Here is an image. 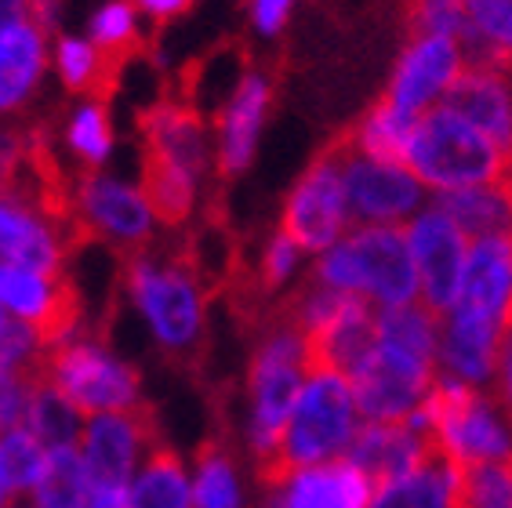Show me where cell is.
I'll use <instances>...</instances> for the list:
<instances>
[{
    "instance_id": "40",
    "label": "cell",
    "mask_w": 512,
    "mask_h": 508,
    "mask_svg": "<svg viewBox=\"0 0 512 508\" xmlns=\"http://www.w3.org/2000/svg\"><path fill=\"white\" fill-rule=\"evenodd\" d=\"M33 157H37V138L11 120H0V189L19 186L22 171L33 167Z\"/></svg>"
},
{
    "instance_id": "42",
    "label": "cell",
    "mask_w": 512,
    "mask_h": 508,
    "mask_svg": "<svg viewBox=\"0 0 512 508\" xmlns=\"http://www.w3.org/2000/svg\"><path fill=\"white\" fill-rule=\"evenodd\" d=\"M494 400L502 403L505 414L512 418V320L505 327V338H502V352H498V371H494Z\"/></svg>"
},
{
    "instance_id": "1",
    "label": "cell",
    "mask_w": 512,
    "mask_h": 508,
    "mask_svg": "<svg viewBox=\"0 0 512 508\" xmlns=\"http://www.w3.org/2000/svg\"><path fill=\"white\" fill-rule=\"evenodd\" d=\"M120 287L160 349L175 360L197 356L207 334V287L197 265L153 244L128 254Z\"/></svg>"
},
{
    "instance_id": "51",
    "label": "cell",
    "mask_w": 512,
    "mask_h": 508,
    "mask_svg": "<svg viewBox=\"0 0 512 508\" xmlns=\"http://www.w3.org/2000/svg\"><path fill=\"white\" fill-rule=\"evenodd\" d=\"M15 508H37V505H15Z\"/></svg>"
},
{
    "instance_id": "12",
    "label": "cell",
    "mask_w": 512,
    "mask_h": 508,
    "mask_svg": "<svg viewBox=\"0 0 512 508\" xmlns=\"http://www.w3.org/2000/svg\"><path fill=\"white\" fill-rule=\"evenodd\" d=\"M69 254L66 215L44 193L22 186L0 189V262L62 273Z\"/></svg>"
},
{
    "instance_id": "21",
    "label": "cell",
    "mask_w": 512,
    "mask_h": 508,
    "mask_svg": "<svg viewBox=\"0 0 512 508\" xmlns=\"http://www.w3.org/2000/svg\"><path fill=\"white\" fill-rule=\"evenodd\" d=\"M269 487H273L269 508H367L375 494L371 479L345 458L287 472Z\"/></svg>"
},
{
    "instance_id": "31",
    "label": "cell",
    "mask_w": 512,
    "mask_h": 508,
    "mask_svg": "<svg viewBox=\"0 0 512 508\" xmlns=\"http://www.w3.org/2000/svg\"><path fill=\"white\" fill-rule=\"evenodd\" d=\"M465 30L458 37L469 62H505L512 33V0H462Z\"/></svg>"
},
{
    "instance_id": "16",
    "label": "cell",
    "mask_w": 512,
    "mask_h": 508,
    "mask_svg": "<svg viewBox=\"0 0 512 508\" xmlns=\"http://www.w3.org/2000/svg\"><path fill=\"white\" fill-rule=\"evenodd\" d=\"M465 66H469V59H465L462 44L454 37L411 33V40L404 44L393 66L385 98L393 106L414 113V117H422L429 109L444 106V98L451 95L454 80L462 77Z\"/></svg>"
},
{
    "instance_id": "15",
    "label": "cell",
    "mask_w": 512,
    "mask_h": 508,
    "mask_svg": "<svg viewBox=\"0 0 512 508\" xmlns=\"http://www.w3.org/2000/svg\"><path fill=\"white\" fill-rule=\"evenodd\" d=\"M0 309L19 323L37 327L51 345L84 331L77 294L62 273H44L30 265L0 262Z\"/></svg>"
},
{
    "instance_id": "8",
    "label": "cell",
    "mask_w": 512,
    "mask_h": 508,
    "mask_svg": "<svg viewBox=\"0 0 512 508\" xmlns=\"http://www.w3.org/2000/svg\"><path fill=\"white\" fill-rule=\"evenodd\" d=\"M40 378L55 385L84 418L142 407V378L106 338L88 327L51 345Z\"/></svg>"
},
{
    "instance_id": "14",
    "label": "cell",
    "mask_w": 512,
    "mask_h": 508,
    "mask_svg": "<svg viewBox=\"0 0 512 508\" xmlns=\"http://www.w3.org/2000/svg\"><path fill=\"white\" fill-rule=\"evenodd\" d=\"M157 443L160 436L153 414L146 407H135V411L84 418V432H80L77 450L91 476V487L128 490L131 476H135L138 465L146 461V454Z\"/></svg>"
},
{
    "instance_id": "10",
    "label": "cell",
    "mask_w": 512,
    "mask_h": 508,
    "mask_svg": "<svg viewBox=\"0 0 512 508\" xmlns=\"http://www.w3.org/2000/svg\"><path fill=\"white\" fill-rule=\"evenodd\" d=\"M280 229L291 240H298L309 258L335 247L353 229L342 182V160H338L335 146L320 153L291 186L284 207H280Z\"/></svg>"
},
{
    "instance_id": "28",
    "label": "cell",
    "mask_w": 512,
    "mask_h": 508,
    "mask_svg": "<svg viewBox=\"0 0 512 508\" xmlns=\"http://www.w3.org/2000/svg\"><path fill=\"white\" fill-rule=\"evenodd\" d=\"M66 149L69 157L77 160L88 171H102L117 149V131L109 120L106 98H77L66 117Z\"/></svg>"
},
{
    "instance_id": "44",
    "label": "cell",
    "mask_w": 512,
    "mask_h": 508,
    "mask_svg": "<svg viewBox=\"0 0 512 508\" xmlns=\"http://www.w3.org/2000/svg\"><path fill=\"white\" fill-rule=\"evenodd\" d=\"M30 19L37 22L44 33H55L62 26V0H33Z\"/></svg>"
},
{
    "instance_id": "19",
    "label": "cell",
    "mask_w": 512,
    "mask_h": 508,
    "mask_svg": "<svg viewBox=\"0 0 512 508\" xmlns=\"http://www.w3.org/2000/svg\"><path fill=\"white\" fill-rule=\"evenodd\" d=\"M447 313L469 316L505 331L512 320V233L480 236L469 244L458 298Z\"/></svg>"
},
{
    "instance_id": "11",
    "label": "cell",
    "mask_w": 512,
    "mask_h": 508,
    "mask_svg": "<svg viewBox=\"0 0 512 508\" xmlns=\"http://www.w3.org/2000/svg\"><path fill=\"white\" fill-rule=\"evenodd\" d=\"M436 378V360L375 338L371 356L349 381L364 421H407L433 392Z\"/></svg>"
},
{
    "instance_id": "25",
    "label": "cell",
    "mask_w": 512,
    "mask_h": 508,
    "mask_svg": "<svg viewBox=\"0 0 512 508\" xmlns=\"http://www.w3.org/2000/svg\"><path fill=\"white\" fill-rule=\"evenodd\" d=\"M454 498H458V469L433 450L418 469L378 487L367 508H454Z\"/></svg>"
},
{
    "instance_id": "4",
    "label": "cell",
    "mask_w": 512,
    "mask_h": 508,
    "mask_svg": "<svg viewBox=\"0 0 512 508\" xmlns=\"http://www.w3.org/2000/svg\"><path fill=\"white\" fill-rule=\"evenodd\" d=\"M309 367L313 345L302 327L291 316L269 323L247 367V447L255 454L258 469L273 461Z\"/></svg>"
},
{
    "instance_id": "22",
    "label": "cell",
    "mask_w": 512,
    "mask_h": 508,
    "mask_svg": "<svg viewBox=\"0 0 512 508\" xmlns=\"http://www.w3.org/2000/svg\"><path fill=\"white\" fill-rule=\"evenodd\" d=\"M429 454H433V443L422 432H414L407 421H364L345 450V461H353L378 490L418 469Z\"/></svg>"
},
{
    "instance_id": "6",
    "label": "cell",
    "mask_w": 512,
    "mask_h": 508,
    "mask_svg": "<svg viewBox=\"0 0 512 508\" xmlns=\"http://www.w3.org/2000/svg\"><path fill=\"white\" fill-rule=\"evenodd\" d=\"M62 215L69 233H84L88 240H99L124 254L153 247L164 225L142 182L109 171H80L62 189Z\"/></svg>"
},
{
    "instance_id": "49",
    "label": "cell",
    "mask_w": 512,
    "mask_h": 508,
    "mask_svg": "<svg viewBox=\"0 0 512 508\" xmlns=\"http://www.w3.org/2000/svg\"><path fill=\"white\" fill-rule=\"evenodd\" d=\"M505 73H509V80H512V55L505 59Z\"/></svg>"
},
{
    "instance_id": "18",
    "label": "cell",
    "mask_w": 512,
    "mask_h": 508,
    "mask_svg": "<svg viewBox=\"0 0 512 508\" xmlns=\"http://www.w3.org/2000/svg\"><path fill=\"white\" fill-rule=\"evenodd\" d=\"M142 146L146 160L142 164H160L171 171L207 182L215 171V135L211 124L200 117L197 106L189 102H160V106L142 113Z\"/></svg>"
},
{
    "instance_id": "39",
    "label": "cell",
    "mask_w": 512,
    "mask_h": 508,
    "mask_svg": "<svg viewBox=\"0 0 512 508\" xmlns=\"http://www.w3.org/2000/svg\"><path fill=\"white\" fill-rule=\"evenodd\" d=\"M411 33H433V37H462L465 8L462 0H407Z\"/></svg>"
},
{
    "instance_id": "33",
    "label": "cell",
    "mask_w": 512,
    "mask_h": 508,
    "mask_svg": "<svg viewBox=\"0 0 512 508\" xmlns=\"http://www.w3.org/2000/svg\"><path fill=\"white\" fill-rule=\"evenodd\" d=\"M26 429H30L48 450L77 447L80 432H84V414H80L55 385L37 378V385H33V400H30V414H26Z\"/></svg>"
},
{
    "instance_id": "45",
    "label": "cell",
    "mask_w": 512,
    "mask_h": 508,
    "mask_svg": "<svg viewBox=\"0 0 512 508\" xmlns=\"http://www.w3.org/2000/svg\"><path fill=\"white\" fill-rule=\"evenodd\" d=\"M30 4L33 0H0V30L4 26H15V22L30 19Z\"/></svg>"
},
{
    "instance_id": "24",
    "label": "cell",
    "mask_w": 512,
    "mask_h": 508,
    "mask_svg": "<svg viewBox=\"0 0 512 508\" xmlns=\"http://www.w3.org/2000/svg\"><path fill=\"white\" fill-rule=\"evenodd\" d=\"M309 345H313V363L353 378L375 349V309L349 294L335 320L313 334Z\"/></svg>"
},
{
    "instance_id": "37",
    "label": "cell",
    "mask_w": 512,
    "mask_h": 508,
    "mask_svg": "<svg viewBox=\"0 0 512 508\" xmlns=\"http://www.w3.org/2000/svg\"><path fill=\"white\" fill-rule=\"evenodd\" d=\"M454 508H512V458L458 469Z\"/></svg>"
},
{
    "instance_id": "29",
    "label": "cell",
    "mask_w": 512,
    "mask_h": 508,
    "mask_svg": "<svg viewBox=\"0 0 512 508\" xmlns=\"http://www.w3.org/2000/svg\"><path fill=\"white\" fill-rule=\"evenodd\" d=\"M51 69L66 91L80 98H106L109 73H113V59H106L88 37L77 33H62L59 40H51Z\"/></svg>"
},
{
    "instance_id": "36",
    "label": "cell",
    "mask_w": 512,
    "mask_h": 508,
    "mask_svg": "<svg viewBox=\"0 0 512 508\" xmlns=\"http://www.w3.org/2000/svg\"><path fill=\"white\" fill-rule=\"evenodd\" d=\"M84 37L106 59H124L128 51L138 48V40H142V15H138V8L131 0H106L88 19V33Z\"/></svg>"
},
{
    "instance_id": "34",
    "label": "cell",
    "mask_w": 512,
    "mask_h": 508,
    "mask_svg": "<svg viewBox=\"0 0 512 508\" xmlns=\"http://www.w3.org/2000/svg\"><path fill=\"white\" fill-rule=\"evenodd\" d=\"M193 508H240V472L226 443H204L197 450Z\"/></svg>"
},
{
    "instance_id": "9",
    "label": "cell",
    "mask_w": 512,
    "mask_h": 508,
    "mask_svg": "<svg viewBox=\"0 0 512 508\" xmlns=\"http://www.w3.org/2000/svg\"><path fill=\"white\" fill-rule=\"evenodd\" d=\"M338 160H342L345 200L353 225H396L404 229L433 196L414 178L404 160H382L356 153L353 146L338 142Z\"/></svg>"
},
{
    "instance_id": "20",
    "label": "cell",
    "mask_w": 512,
    "mask_h": 508,
    "mask_svg": "<svg viewBox=\"0 0 512 508\" xmlns=\"http://www.w3.org/2000/svg\"><path fill=\"white\" fill-rule=\"evenodd\" d=\"M51 69V33L33 19L0 30V120H15L33 106Z\"/></svg>"
},
{
    "instance_id": "30",
    "label": "cell",
    "mask_w": 512,
    "mask_h": 508,
    "mask_svg": "<svg viewBox=\"0 0 512 508\" xmlns=\"http://www.w3.org/2000/svg\"><path fill=\"white\" fill-rule=\"evenodd\" d=\"M414 127H418L414 113L393 106L389 98H378L375 106L360 117V124L353 127V135L345 138V146H353L356 153H367V157L404 160L407 149H411Z\"/></svg>"
},
{
    "instance_id": "38",
    "label": "cell",
    "mask_w": 512,
    "mask_h": 508,
    "mask_svg": "<svg viewBox=\"0 0 512 508\" xmlns=\"http://www.w3.org/2000/svg\"><path fill=\"white\" fill-rule=\"evenodd\" d=\"M306 258L309 254L302 251L298 240H291L284 229H276L266 244H262V254H258L262 287H266V291H287V287H295V280L302 276V269H306Z\"/></svg>"
},
{
    "instance_id": "2",
    "label": "cell",
    "mask_w": 512,
    "mask_h": 508,
    "mask_svg": "<svg viewBox=\"0 0 512 508\" xmlns=\"http://www.w3.org/2000/svg\"><path fill=\"white\" fill-rule=\"evenodd\" d=\"M309 280L338 294H353L371 309L418 302V273L404 229L396 225H353L335 247L316 254Z\"/></svg>"
},
{
    "instance_id": "50",
    "label": "cell",
    "mask_w": 512,
    "mask_h": 508,
    "mask_svg": "<svg viewBox=\"0 0 512 508\" xmlns=\"http://www.w3.org/2000/svg\"><path fill=\"white\" fill-rule=\"evenodd\" d=\"M509 55H512V33H509Z\"/></svg>"
},
{
    "instance_id": "47",
    "label": "cell",
    "mask_w": 512,
    "mask_h": 508,
    "mask_svg": "<svg viewBox=\"0 0 512 508\" xmlns=\"http://www.w3.org/2000/svg\"><path fill=\"white\" fill-rule=\"evenodd\" d=\"M15 505H19V501H15V494H11L8 483L0 479V508H15Z\"/></svg>"
},
{
    "instance_id": "5",
    "label": "cell",
    "mask_w": 512,
    "mask_h": 508,
    "mask_svg": "<svg viewBox=\"0 0 512 508\" xmlns=\"http://www.w3.org/2000/svg\"><path fill=\"white\" fill-rule=\"evenodd\" d=\"M404 164L429 189V196H447L458 189L498 182L505 167V149L476 131L451 106H436L418 117Z\"/></svg>"
},
{
    "instance_id": "48",
    "label": "cell",
    "mask_w": 512,
    "mask_h": 508,
    "mask_svg": "<svg viewBox=\"0 0 512 508\" xmlns=\"http://www.w3.org/2000/svg\"><path fill=\"white\" fill-rule=\"evenodd\" d=\"M8 327H11V316L0 309V338H4V331H8Z\"/></svg>"
},
{
    "instance_id": "17",
    "label": "cell",
    "mask_w": 512,
    "mask_h": 508,
    "mask_svg": "<svg viewBox=\"0 0 512 508\" xmlns=\"http://www.w3.org/2000/svg\"><path fill=\"white\" fill-rule=\"evenodd\" d=\"M269 109H273V80L266 69L240 73L233 91L218 109L211 135H215V171L222 178L244 175L258 153L262 131H266Z\"/></svg>"
},
{
    "instance_id": "32",
    "label": "cell",
    "mask_w": 512,
    "mask_h": 508,
    "mask_svg": "<svg viewBox=\"0 0 512 508\" xmlns=\"http://www.w3.org/2000/svg\"><path fill=\"white\" fill-rule=\"evenodd\" d=\"M30 498L37 508H88L91 476L84 469V458H80L77 447L48 450L44 476H40Z\"/></svg>"
},
{
    "instance_id": "41",
    "label": "cell",
    "mask_w": 512,
    "mask_h": 508,
    "mask_svg": "<svg viewBox=\"0 0 512 508\" xmlns=\"http://www.w3.org/2000/svg\"><path fill=\"white\" fill-rule=\"evenodd\" d=\"M298 0H247V15L258 37H276L284 30Z\"/></svg>"
},
{
    "instance_id": "7",
    "label": "cell",
    "mask_w": 512,
    "mask_h": 508,
    "mask_svg": "<svg viewBox=\"0 0 512 508\" xmlns=\"http://www.w3.org/2000/svg\"><path fill=\"white\" fill-rule=\"evenodd\" d=\"M422 411L433 432V450L444 454L454 469L512 458V418L494 400V392L454 378H436Z\"/></svg>"
},
{
    "instance_id": "3",
    "label": "cell",
    "mask_w": 512,
    "mask_h": 508,
    "mask_svg": "<svg viewBox=\"0 0 512 508\" xmlns=\"http://www.w3.org/2000/svg\"><path fill=\"white\" fill-rule=\"evenodd\" d=\"M360 425H364V418L356 411L353 381L345 378V374L331 371V367L313 363L306 381H302L295 411L287 418L280 447H276L273 461H269L266 469H258V476L266 479L269 487V483H276L287 472L345 458V450H349Z\"/></svg>"
},
{
    "instance_id": "27",
    "label": "cell",
    "mask_w": 512,
    "mask_h": 508,
    "mask_svg": "<svg viewBox=\"0 0 512 508\" xmlns=\"http://www.w3.org/2000/svg\"><path fill=\"white\" fill-rule=\"evenodd\" d=\"M433 200L454 218V225L469 240L512 233V189L505 186L502 178L498 182H483V186L458 189V193L447 196H433Z\"/></svg>"
},
{
    "instance_id": "26",
    "label": "cell",
    "mask_w": 512,
    "mask_h": 508,
    "mask_svg": "<svg viewBox=\"0 0 512 508\" xmlns=\"http://www.w3.org/2000/svg\"><path fill=\"white\" fill-rule=\"evenodd\" d=\"M128 508H193V479L175 450H149L128 483Z\"/></svg>"
},
{
    "instance_id": "23",
    "label": "cell",
    "mask_w": 512,
    "mask_h": 508,
    "mask_svg": "<svg viewBox=\"0 0 512 508\" xmlns=\"http://www.w3.org/2000/svg\"><path fill=\"white\" fill-rule=\"evenodd\" d=\"M444 106L454 113H462L476 131L509 146L512 138V80L505 73V62H469L462 69V77L454 80L451 95L444 98Z\"/></svg>"
},
{
    "instance_id": "35",
    "label": "cell",
    "mask_w": 512,
    "mask_h": 508,
    "mask_svg": "<svg viewBox=\"0 0 512 508\" xmlns=\"http://www.w3.org/2000/svg\"><path fill=\"white\" fill-rule=\"evenodd\" d=\"M44 465H48V447L26 425L0 432V479L8 483L15 501L30 498L44 476Z\"/></svg>"
},
{
    "instance_id": "43",
    "label": "cell",
    "mask_w": 512,
    "mask_h": 508,
    "mask_svg": "<svg viewBox=\"0 0 512 508\" xmlns=\"http://www.w3.org/2000/svg\"><path fill=\"white\" fill-rule=\"evenodd\" d=\"M138 8V15H146L153 22H171L178 15H186L193 0H131Z\"/></svg>"
},
{
    "instance_id": "13",
    "label": "cell",
    "mask_w": 512,
    "mask_h": 508,
    "mask_svg": "<svg viewBox=\"0 0 512 508\" xmlns=\"http://www.w3.org/2000/svg\"><path fill=\"white\" fill-rule=\"evenodd\" d=\"M404 236L414 273H418V302L433 309L436 316H444L458 298V284H462V269L473 240L454 225V218L436 200H429L404 225Z\"/></svg>"
},
{
    "instance_id": "46",
    "label": "cell",
    "mask_w": 512,
    "mask_h": 508,
    "mask_svg": "<svg viewBox=\"0 0 512 508\" xmlns=\"http://www.w3.org/2000/svg\"><path fill=\"white\" fill-rule=\"evenodd\" d=\"M502 182L512 189V138H509V146H505V167H502Z\"/></svg>"
}]
</instances>
